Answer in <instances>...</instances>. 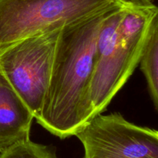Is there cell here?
Here are the masks:
<instances>
[{
    "label": "cell",
    "instance_id": "cell-1",
    "mask_svg": "<svg viewBox=\"0 0 158 158\" xmlns=\"http://www.w3.org/2000/svg\"><path fill=\"white\" fill-rule=\"evenodd\" d=\"M123 5L117 3L60 32L49 87L35 118L53 135L61 139L75 136L86 123V96L95 65L97 35L107 15Z\"/></svg>",
    "mask_w": 158,
    "mask_h": 158
},
{
    "label": "cell",
    "instance_id": "cell-2",
    "mask_svg": "<svg viewBox=\"0 0 158 158\" xmlns=\"http://www.w3.org/2000/svg\"><path fill=\"white\" fill-rule=\"evenodd\" d=\"M158 29V6H121L103 21L86 101V123L102 114L140 64Z\"/></svg>",
    "mask_w": 158,
    "mask_h": 158
},
{
    "label": "cell",
    "instance_id": "cell-3",
    "mask_svg": "<svg viewBox=\"0 0 158 158\" xmlns=\"http://www.w3.org/2000/svg\"><path fill=\"white\" fill-rule=\"evenodd\" d=\"M121 3L117 0H0V51Z\"/></svg>",
    "mask_w": 158,
    "mask_h": 158
},
{
    "label": "cell",
    "instance_id": "cell-4",
    "mask_svg": "<svg viewBox=\"0 0 158 158\" xmlns=\"http://www.w3.org/2000/svg\"><path fill=\"white\" fill-rule=\"evenodd\" d=\"M62 29L29 37L0 51V70L37 118L49 87Z\"/></svg>",
    "mask_w": 158,
    "mask_h": 158
},
{
    "label": "cell",
    "instance_id": "cell-5",
    "mask_svg": "<svg viewBox=\"0 0 158 158\" xmlns=\"http://www.w3.org/2000/svg\"><path fill=\"white\" fill-rule=\"evenodd\" d=\"M75 136L84 158H158V131L134 124L118 113L96 116Z\"/></svg>",
    "mask_w": 158,
    "mask_h": 158
},
{
    "label": "cell",
    "instance_id": "cell-6",
    "mask_svg": "<svg viewBox=\"0 0 158 158\" xmlns=\"http://www.w3.org/2000/svg\"><path fill=\"white\" fill-rule=\"evenodd\" d=\"M35 117L26 102L0 70V154L30 140Z\"/></svg>",
    "mask_w": 158,
    "mask_h": 158
},
{
    "label": "cell",
    "instance_id": "cell-7",
    "mask_svg": "<svg viewBox=\"0 0 158 158\" xmlns=\"http://www.w3.org/2000/svg\"><path fill=\"white\" fill-rule=\"evenodd\" d=\"M154 107L158 111V29L150 40L140 62Z\"/></svg>",
    "mask_w": 158,
    "mask_h": 158
},
{
    "label": "cell",
    "instance_id": "cell-8",
    "mask_svg": "<svg viewBox=\"0 0 158 158\" xmlns=\"http://www.w3.org/2000/svg\"><path fill=\"white\" fill-rule=\"evenodd\" d=\"M0 158H57L55 153L45 145L30 140L18 143L0 154Z\"/></svg>",
    "mask_w": 158,
    "mask_h": 158
},
{
    "label": "cell",
    "instance_id": "cell-9",
    "mask_svg": "<svg viewBox=\"0 0 158 158\" xmlns=\"http://www.w3.org/2000/svg\"><path fill=\"white\" fill-rule=\"evenodd\" d=\"M127 6H149L153 4L152 0H117Z\"/></svg>",
    "mask_w": 158,
    "mask_h": 158
}]
</instances>
